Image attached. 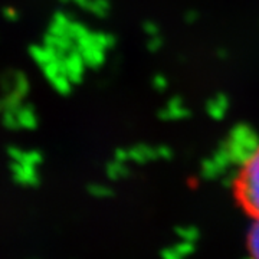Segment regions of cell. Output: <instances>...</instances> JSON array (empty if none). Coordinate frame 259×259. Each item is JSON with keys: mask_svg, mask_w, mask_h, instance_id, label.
Segmentation results:
<instances>
[{"mask_svg": "<svg viewBox=\"0 0 259 259\" xmlns=\"http://www.w3.org/2000/svg\"><path fill=\"white\" fill-rule=\"evenodd\" d=\"M248 249L252 259H259V221H255L248 236Z\"/></svg>", "mask_w": 259, "mask_h": 259, "instance_id": "cell-2", "label": "cell"}, {"mask_svg": "<svg viewBox=\"0 0 259 259\" xmlns=\"http://www.w3.org/2000/svg\"><path fill=\"white\" fill-rule=\"evenodd\" d=\"M232 189L238 206L253 221H259V147L242 163Z\"/></svg>", "mask_w": 259, "mask_h": 259, "instance_id": "cell-1", "label": "cell"}]
</instances>
